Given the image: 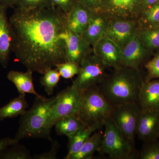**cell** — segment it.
I'll return each instance as SVG.
<instances>
[{
    "mask_svg": "<svg viewBox=\"0 0 159 159\" xmlns=\"http://www.w3.org/2000/svg\"><path fill=\"white\" fill-rule=\"evenodd\" d=\"M25 97L26 94H20L18 97L11 99L9 103L0 107V121L24 115L29 107Z\"/></svg>",
    "mask_w": 159,
    "mask_h": 159,
    "instance_id": "44dd1931",
    "label": "cell"
},
{
    "mask_svg": "<svg viewBox=\"0 0 159 159\" xmlns=\"http://www.w3.org/2000/svg\"><path fill=\"white\" fill-rule=\"evenodd\" d=\"M80 99V93L71 86L60 92L56 96V100L50 111L49 127L51 129L56 122L63 117L77 116Z\"/></svg>",
    "mask_w": 159,
    "mask_h": 159,
    "instance_id": "ba28073f",
    "label": "cell"
},
{
    "mask_svg": "<svg viewBox=\"0 0 159 159\" xmlns=\"http://www.w3.org/2000/svg\"><path fill=\"white\" fill-rule=\"evenodd\" d=\"M158 139H159V138H158Z\"/></svg>",
    "mask_w": 159,
    "mask_h": 159,
    "instance_id": "f35d334b",
    "label": "cell"
},
{
    "mask_svg": "<svg viewBox=\"0 0 159 159\" xmlns=\"http://www.w3.org/2000/svg\"><path fill=\"white\" fill-rule=\"evenodd\" d=\"M147 75L145 81L159 79V51L145 65Z\"/></svg>",
    "mask_w": 159,
    "mask_h": 159,
    "instance_id": "4dcf8cb0",
    "label": "cell"
},
{
    "mask_svg": "<svg viewBox=\"0 0 159 159\" xmlns=\"http://www.w3.org/2000/svg\"><path fill=\"white\" fill-rule=\"evenodd\" d=\"M138 25L140 29L159 26V2L142 10L139 16Z\"/></svg>",
    "mask_w": 159,
    "mask_h": 159,
    "instance_id": "cb8c5ba5",
    "label": "cell"
},
{
    "mask_svg": "<svg viewBox=\"0 0 159 159\" xmlns=\"http://www.w3.org/2000/svg\"><path fill=\"white\" fill-rule=\"evenodd\" d=\"M93 53L107 67L122 66V49L116 43L104 36L93 47Z\"/></svg>",
    "mask_w": 159,
    "mask_h": 159,
    "instance_id": "7c38bea8",
    "label": "cell"
},
{
    "mask_svg": "<svg viewBox=\"0 0 159 159\" xmlns=\"http://www.w3.org/2000/svg\"><path fill=\"white\" fill-rule=\"evenodd\" d=\"M6 8L0 7V64L6 68L9 63L11 51L12 34Z\"/></svg>",
    "mask_w": 159,
    "mask_h": 159,
    "instance_id": "2e32d148",
    "label": "cell"
},
{
    "mask_svg": "<svg viewBox=\"0 0 159 159\" xmlns=\"http://www.w3.org/2000/svg\"><path fill=\"white\" fill-rule=\"evenodd\" d=\"M103 134L99 132H94L80 149L71 155L68 159H90L92 158L94 153L99 151L102 144Z\"/></svg>",
    "mask_w": 159,
    "mask_h": 159,
    "instance_id": "7402d4cb",
    "label": "cell"
},
{
    "mask_svg": "<svg viewBox=\"0 0 159 159\" xmlns=\"http://www.w3.org/2000/svg\"><path fill=\"white\" fill-rule=\"evenodd\" d=\"M138 103L142 109L159 111V79L145 80Z\"/></svg>",
    "mask_w": 159,
    "mask_h": 159,
    "instance_id": "e0dca14e",
    "label": "cell"
},
{
    "mask_svg": "<svg viewBox=\"0 0 159 159\" xmlns=\"http://www.w3.org/2000/svg\"><path fill=\"white\" fill-rule=\"evenodd\" d=\"M65 41L66 61L76 63L80 65L84 58L93 52L91 51V46L82 35L76 34L68 29Z\"/></svg>",
    "mask_w": 159,
    "mask_h": 159,
    "instance_id": "5bb4252c",
    "label": "cell"
},
{
    "mask_svg": "<svg viewBox=\"0 0 159 159\" xmlns=\"http://www.w3.org/2000/svg\"><path fill=\"white\" fill-rule=\"evenodd\" d=\"M60 74L61 77L65 79H71L79 74L80 65L76 63L65 61L55 66Z\"/></svg>",
    "mask_w": 159,
    "mask_h": 159,
    "instance_id": "f1b7e54d",
    "label": "cell"
},
{
    "mask_svg": "<svg viewBox=\"0 0 159 159\" xmlns=\"http://www.w3.org/2000/svg\"><path fill=\"white\" fill-rule=\"evenodd\" d=\"M19 142V141L15 138H5L0 139V154L10 146L18 144Z\"/></svg>",
    "mask_w": 159,
    "mask_h": 159,
    "instance_id": "e575fe53",
    "label": "cell"
},
{
    "mask_svg": "<svg viewBox=\"0 0 159 159\" xmlns=\"http://www.w3.org/2000/svg\"><path fill=\"white\" fill-rule=\"evenodd\" d=\"M32 159L30 151L25 146L15 144L0 154V159Z\"/></svg>",
    "mask_w": 159,
    "mask_h": 159,
    "instance_id": "4316f807",
    "label": "cell"
},
{
    "mask_svg": "<svg viewBox=\"0 0 159 159\" xmlns=\"http://www.w3.org/2000/svg\"><path fill=\"white\" fill-rule=\"evenodd\" d=\"M105 14L110 18L134 19L143 9V0H103Z\"/></svg>",
    "mask_w": 159,
    "mask_h": 159,
    "instance_id": "30bf717a",
    "label": "cell"
},
{
    "mask_svg": "<svg viewBox=\"0 0 159 159\" xmlns=\"http://www.w3.org/2000/svg\"><path fill=\"white\" fill-rule=\"evenodd\" d=\"M111 118L123 136L135 146L137 121L141 108L138 102L112 105Z\"/></svg>",
    "mask_w": 159,
    "mask_h": 159,
    "instance_id": "52a82bcc",
    "label": "cell"
},
{
    "mask_svg": "<svg viewBox=\"0 0 159 159\" xmlns=\"http://www.w3.org/2000/svg\"><path fill=\"white\" fill-rule=\"evenodd\" d=\"M32 71L27 70L25 72L11 70L7 75L8 79L14 84L20 94H33L36 97H41L34 89Z\"/></svg>",
    "mask_w": 159,
    "mask_h": 159,
    "instance_id": "ffe728a7",
    "label": "cell"
},
{
    "mask_svg": "<svg viewBox=\"0 0 159 159\" xmlns=\"http://www.w3.org/2000/svg\"><path fill=\"white\" fill-rule=\"evenodd\" d=\"M40 79V83L44 87L48 96L54 93V89L59 82L60 74L56 69L51 68L46 71Z\"/></svg>",
    "mask_w": 159,
    "mask_h": 159,
    "instance_id": "484cf974",
    "label": "cell"
},
{
    "mask_svg": "<svg viewBox=\"0 0 159 159\" xmlns=\"http://www.w3.org/2000/svg\"><path fill=\"white\" fill-rule=\"evenodd\" d=\"M136 135L144 143L158 139L159 111L141 109L137 121Z\"/></svg>",
    "mask_w": 159,
    "mask_h": 159,
    "instance_id": "8fae6325",
    "label": "cell"
},
{
    "mask_svg": "<svg viewBox=\"0 0 159 159\" xmlns=\"http://www.w3.org/2000/svg\"><path fill=\"white\" fill-rule=\"evenodd\" d=\"M106 68L93 52L80 64L79 74L71 86L81 93L90 87L98 85L105 78Z\"/></svg>",
    "mask_w": 159,
    "mask_h": 159,
    "instance_id": "8992f818",
    "label": "cell"
},
{
    "mask_svg": "<svg viewBox=\"0 0 159 159\" xmlns=\"http://www.w3.org/2000/svg\"><path fill=\"white\" fill-rule=\"evenodd\" d=\"M17 1V0H0V4L6 9L14 8L16 5Z\"/></svg>",
    "mask_w": 159,
    "mask_h": 159,
    "instance_id": "d590c367",
    "label": "cell"
},
{
    "mask_svg": "<svg viewBox=\"0 0 159 159\" xmlns=\"http://www.w3.org/2000/svg\"><path fill=\"white\" fill-rule=\"evenodd\" d=\"M94 12L76 0L70 11L66 15L67 29L76 34L82 35Z\"/></svg>",
    "mask_w": 159,
    "mask_h": 159,
    "instance_id": "9a60e30c",
    "label": "cell"
},
{
    "mask_svg": "<svg viewBox=\"0 0 159 159\" xmlns=\"http://www.w3.org/2000/svg\"><path fill=\"white\" fill-rule=\"evenodd\" d=\"M51 150L44 153L37 154L32 157V159H57V152L60 148L59 143L56 140L51 139Z\"/></svg>",
    "mask_w": 159,
    "mask_h": 159,
    "instance_id": "1f68e13d",
    "label": "cell"
},
{
    "mask_svg": "<svg viewBox=\"0 0 159 159\" xmlns=\"http://www.w3.org/2000/svg\"><path fill=\"white\" fill-rule=\"evenodd\" d=\"M76 0H51L53 6L61 10L66 15L70 11Z\"/></svg>",
    "mask_w": 159,
    "mask_h": 159,
    "instance_id": "d6a6232c",
    "label": "cell"
},
{
    "mask_svg": "<svg viewBox=\"0 0 159 159\" xmlns=\"http://www.w3.org/2000/svg\"><path fill=\"white\" fill-rule=\"evenodd\" d=\"M138 158L140 159H159V139L144 143Z\"/></svg>",
    "mask_w": 159,
    "mask_h": 159,
    "instance_id": "83f0119b",
    "label": "cell"
},
{
    "mask_svg": "<svg viewBox=\"0 0 159 159\" xmlns=\"http://www.w3.org/2000/svg\"><path fill=\"white\" fill-rule=\"evenodd\" d=\"M150 51L145 48L139 36V30L131 39L122 49V65L139 70Z\"/></svg>",
    "mask_w": 159,
    "mask_h": 159,
    "instance_id": "4fadbf2b",
    "label": "cell"
},
{
    "mask_svg": "<svg viewBox=\"0 0 159 159\" xmlns=\"http://www.w3.org/2000/svg\"><path fill=\"white\" fill-rule=\"evenodd\" d=\"M143 9L150 7L151 6L159 2V0H143Z\"/></svg>",
    "mask_w": 159,
    "mask_h": 159,
    "instance_id": "8d00e7d4",
    "label": "cell"
},
{
    "mask_svg": "<svg viewBox=\"0 0 159 159\" xmlns=\"http://www.w3.org/2000/svg\"><path fill=\"white\" fill-rule=\"evenodd\" d=\"M103 125V123H97L90 125H85L68 137V152L65 159H68L70 156L77 152L89 138L94 132L100 129Z\"/></svg>",
    "mask_w": 159,
    "mask_h": 159,
    "instance_id": "d6986e66",
    "label": "cell"
},
{
    "mask_svg": "<svg viewBox=\"0 0 159 159\" xmlns=\"http://www.w3.org/2000/svg\"><path fill=\"white\" fill-rule=\"evenodd\" d=\"M9 21L11 51L27 70L43 74L66 61V16L59 9L15 7Z\"/></svg>",
    "mask_w": 159,
    "mask_h": 159,
    "instance_id": "6da1fadb",
    "label": "cell"
},
{
    "mask_svg": "<svg viewBox=\"0 0 159 159\" xmlns=\"http://www.w3.org/2000/svg\"><path fill=\"white\" fill-rule=\"evenodd\" d=\"M138 22L131 19L110 18L105 35L123 48L138 31Z\"/></svg>",
    "mask_w": 159,
    "mask_h": 159,
    "instance_id": "9c48e42d",
    "label": "cell"
},
{
    "mask_svg": "<svg viewBox=\"0 0 159 159\" xmlns=\"http://www.w3.org/2000/svg\"><path fill=\"white\" fill-rule=\"evenodd\" d=\"M115 70L98 85L102 93L112 105L138 102L145 81L139 70L124 66Z\"/></svg>",
    "mask_w": 159,
    "mask_h": 159,
    "instance_id": "7a4b0ae2",
    "label": "cell"
},
{
    "mask_svg": "<svg viewBox=\"0 0 159 159\" xmlns=\"http://www.w3.org/2000/svg\"><path fill=\"white\" fill-rule=\"evenodd\" d=\"M104 134L98 152L112 159H134L138 158L134 145L123 136L111 116L104 122Z\"/></svg>",
    "mask_w": 159,
    "mask_h": 159,
    "instance_id": "5b68a950",
    "label": "cell"
},
{
    "mask_svg": "<svg viewBox=\"0 0 159 159\" xmlns=\"http://www.w3.org/2000/svg\"><path fill=\"white\" fill-rule=\"evenodd\" d=\"M85 125L76 115L63 117L57 121L54 125L57 135L67 137L75 133Z\"/></svg>",
    "mask_w": 159,
    "mask_h": 159,
    "instance_id": "603a6c76",
    "label": "cell"
},
{
    "mask_svg": "<svg viewBox=\"0 0 159 159\" xmlns=\"http://www.w3.org/2000/svg\"><path fill=\"white\" fill-rule=\"evenodd\" d=\"M55 100L56 96L51 98L36 97L32 107L21 116L15 139L20 141L25 139L40 138L50 141L49 115Z\"/></svg>",
    "mask_w": 159,
    "mask_h": 159,
    "instance_id": "3957f363",
    "label": "cell"
},
{
    "mask_svg": "<svg viewBox=\"0 0 159 159\" xmlns=\"http://www.w3.org/2000/svg\"><path fill=\"white\" fill-rule=\"evenodd\" d=\"M110 17L106 14L94 12L82 36L93 47L105 35Z\"/></svg>",
    "mask_w": 159,
    "mask_h": 159,
    "instance_id": "ac0fdd59",
    "label": "cell"
},
{
    "mask_svg": "<svg viewBox=\"0 0 159 159\" xmlns=\"http://www.w3.org/2000/svg\"><path fill=\"white\" fill-rule=\"evenodd\" d=\"M1 6H2V5H1V4H0V7H1ZM3 7H4V6H3Z\"/></svg>",
    "mask_w": 159,
    "mask_h": 159,
    "instance_id": "74e56055",
    "label": "cell"
},
{
    "mask_svg": "<svg viewBox=\"0 0 159 159\" xmlns=\"http://www.w3.org/2000/svg\"><path fill=\"white\" fill-rule=\"evenodd\" d=\"M139 34L143 44L149 51L159 49V26L140 29Z\"/></svg>",
    "mask_w": 159,
    "mask_h": 159,
    "instance_id": "d4e9b609",
    "label": "cell"
},
{
    "mask_svg": "<svg viewBox=\"0 0 159 159\" xmlns=\"http://www.w3.org/2000/svg\"><path fill=\"white\" fill-rule=\"evenodd\" d=\"M52 6L51 0H17L15 7L20 9L29 10Z\"/></svg>",
    "mask_w": 159,
    "mask_h": 159,
    "instance_id": "f546056e",
    "label": "cell"
},
{
    "mask_svg": "<svg viewBox=\"0 0 159 159\" xmlns=\"http://www.w3.org/2000/svg\"><path fill=\"white\" fill-rule=\"evenodd\" d=\"M112 106L102 93L99 86H93L80 93L77 116L85 125L104 123L111 116Z\"/></svg>",
    "mask_w": 159,
    "mask_h": 159,
    "instance_id": "277c9868",
    "label": "cell"
},
{
    "mask_svg": "<svg viewBox=\"0 0 159 159\" xmlns=\"http://www.w3.org/2000/svg\"><path fill=\"white\" fill-rule=\"evenodd\" d=\"M94 12H99L103 0H77Z\"/></svg>",
    "mask_w": 159,
    "mask_h": 159,
    "instance_id": "836d02e7",
    "label": "cell"
}]
</instances>
